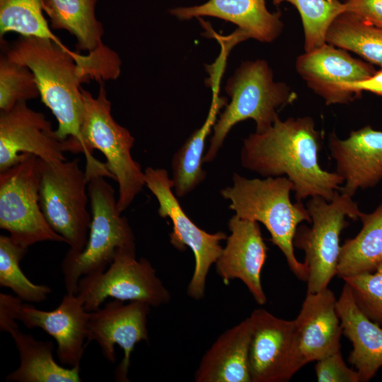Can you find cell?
<instances>
[{"mask_svg": "<svg viewBox=\"0 0 382 382\" xmlns=\"http://www.w3.org/2000/svg\"><path fill=\"white\" fill-rule=\"evenodd\" d=\"M4 54L33 71L42 101L57 120V136L62 140L73 138L81 144L86 170L102 168L103 163L88 151L82 139L81 83L89 80L101 83L115 79L120 70L115 53L105 47L81 54L50 39L21 36L7 47Z\"/></svg>", "mask_w": 382, "mask_h": 382, "instance_id": "6da1fadb", "label": "cell"}, {"mask_svg": "<svg viewBox=\"0 0 382 382\" xmlns=\"http://www.w3.org/2000/svg\"><path fill=\"white\" fill-rule=\"evenodd\" d=\"M322 147V135L311 117H277L267 130L244 139L241 163L265 178L286 175L293 183L296 202L316 196L330 202L344 179L320 167Z\"/></svg>", "mask_w": 382, "mask_h": 382, "instance_id": "7a4b0ae2", "label": "cell"}, {"mask_svg": "<svg viewBox=\"0 0 382 382\" xmlns=\"http://www.w3.org/2000/svg\"><path fill=\"white\" fill-rule=\"evenodd\" d=\"M232 180V186L220 191L230 201L229 209L241 219L262 224L291 271L298 279L307 282L308 267L296 257L294 238L300 223L312 221L302 202H291L292 182L286 176L248 179L238 173L233 174Z\"/></svg>", "mask_w": 382, "mask_h": 382, "instance_id": "3957f363", "label": "cell"}, {"mask_svg": "<svg viewBox=\"0 0 382 382\" xmlns=\"http://www.w3.org/2000/svg\"><path fill=\"white\" fill-rule=\"evenodd\" d=\"M225 90L231 101L214 126L204 163L215 158L235 125L252 119L256 124L255 132H262L279 117L277 110L296 98V93L284 83L274 81L272 69L263 59L243 62L228 79Z\"/></svg>", "mask_w": 382, "mask_h": 382, "instance_id": "277c9868", "label": "cell"}, {"mask_svg": "<svg viewBox=\"0 0 382 382\" xmlns=\"http://www.w3.org/2000/svg\"><path fill=\"white\" fill-rule=\"evenodd\" d=\"M105 178L94 175L88 180L91 223L87 243L79 253L67 252L62 262L67 293H77L82 277L105 271L119 249H136L134 233L119 211L115 190Z\"/></svg>", "mask_w": 382, "mask_h": 382, "instance_id": "5b68a950", "label": "cell"}, {"mask_svg": "<svg viewBox=\"0 0 382 382\" xmlns=\"http://www.w3.org/2000/svg\"><path fill=\"white\" fill-rule=\"evenodd\" d=\"M81 94L83 141L89 152L98 149L105 156L107 168L119 186L117 208L122 213L145 185L144 172L131 154L134 138L114 120L103 82L96 97L82 88Z\"/></svg>", "mask_w": 382, "mask_h": 382, "instance_id": "8992f818", "label": "cell"}, {"mask_svg": "<svg viewBox=\"0 0 382 382\" xmlns=\"http://www.w3.org/2000/svg\"><path fill=\"white\" fill-rule=\"evenodd\" d=\"M88 184L78 158L42 160L40 206L50 227L66 240L70 253H81L87 243L91 223Z\"/></svg>", "mask_w": 382, "mask_h": 382, "instance_id": "52a82bcc", "label": "cell"}, {"mask_svg": "<svg viewBox=\"0 0 382 382\" xmlns=\"http://www.w3.org/2000/svg\"><path fill=\"white\" fill-rule=\"evenodd\" d=\"M306 209L312 226L297 228L294 246L305 252L309 270L307 293H316L327 289L337 274L340 233L349 226L346 217L359 219L361 212L351 197L338 192L330 202L319 196L311 197Z\"/></svg>", "mask_w": 382, "mask_h": 382, "instance_id": "ba28073f", "label": "cell"}, {"mask_svg": "<svg viewBox=\"0 0 382 382\" xmlns=\"http://www.w3.org/2000/svg\"><path fill=\"white\" fill-rule=\"evenodd\" d=\"M41 175L42 160L28 153L0 172V228L25 248L43 241L66 243L50 227L41 210Z\"/></svg>", "mask_w": 382, "mask_h": 382, "instance_id": "9c48e42d", "label": "cell"}, {"mask_svg": "<svg viewBox=\"0 0 382 382\" xmlns=\"http://www.w3.org/2000/svg\"><path fill=\"white\" fill-rule=\"evenodd\" d=\"M76 294L88 312L99 308L110 297L122 301H139L153 307L168 303L170 294L146 258L137 260L136 249H119L102 272L85 275L79 282Z\"/></svg>", "mask_w": 382, "mask_h": 382, "instance_id": "30bf717a", "label": "cell"}, {"mask_svg": "<svg viewBox=\"0 0 382 382\" xmlns=\"http://www.w3.org/2000/svg\"><path fill=\"white\" fill-rule=\"evenodd\" d=\"M144 174L145 185L158 202L159 216L169 218L173 223L170 243L179 250L187 247L192 250L195 264L187 293L191 298L200 300L204 296L209 269L221 255L223 250L221 242L226 240L227 235L221 231L208 233L187 216L173 192V182L165 169L148 167Z\"/></svg>", "mask_w": 382, "mask_h": 382, "instance_id": "8fae6325", "label": "cell"}, {"mask_svg": "<svg viewBox=\"0 0 382 382\" xmlns=\"http://www.w3.org/2000/svg\"><path fill=\"white\" fill-rule=\"evenodd\" d=\"M0 313L21 321L29 329L43 330L57 342L59 361L80 366L88 337L90 312L76 294L67 293L52 311H42L23 303L16 296L0 293Z\"/></svg>", "mask_w": 382, "mask_h": 382, "instance_id": "7c38bea8", "label": "cell"}, {"mask_svg": "<svg viewBox=\"0 0 382 382\" xmlns=\"http://www.w3.org/2000/svg\"><path fill=\"white\" fill-rule=\"evenodd\" d=\"M83 153L81 144L69 138L60 139L44 114L30 108L27 101L0 112V172L16 164L22 154L45 162L66 161L64 153Z\"/></svg>", "mask_w": 382, "mask_h": 382, "instance_id": "4fadbf2b", "label": "cell"}, {"mask_svg": "<svg viewBox=\"0 0 382 382\" xmlns=\"http://www.w3.org/2000/svg\"><path fill=\"white\" fill-rule=\"evenodd\" d=\"M150 308L146 302L134 301L125 304L113 299L90 312L87 342L96 341L104 358L111 363L116 361L115 345L124 352V357L115 371L117 381H129L131 353L137 343L149 342L147 318Z\"/></svg>", "mask_w": 382, "mask_h": 382, "instance_id": "5bb4252c", "label": "cell"}, {"mask_svg": "<svg viewBox=\"0 0 382 382\" xmlns=\"http://www.w3.org/2000/svg\"><path fill=\"white\" fill-rule=\"evenodd\" d=\"M251 324L249 372L251 382L289 381L294 371L295 325L263 308L248 317Z\"/></svg>", "mask_w": 382, "mask_h": 382, "instance_id": "9a60e30c", "label": "cell"}, {"mask_svg": "<svg viewBox=\"0 0 382 382\" xmlns=\"http://www.w3.org/2000/svg\"><path fill=\"white\" fill-rule=\"evenodd\" d=\"M296 69L308 86L328 105L353 100L357 94L346 91L344 86L363 81L376 73L371 65L327 42L299 56Z\"/></svg>", "mask_w": 382, "mask_h": 382, "instance_id": "2e32d148", "label": "cell"}, {"mask_svg": "<svg viewBox=\"0 0 382 382\" xmlns=\"http://www.w3.org/2000/svg\"><path fill=\"white\" fill-rule=\"evenodd\" d=\"M294 321V373L309 362L340 351L342 328L337 311V299L328 288L307 293Z\"/></svg>", "mask_w": 382, "mask_h": 382, "instance_id": "e0dca14e", "label": "cell"}, {"mask_svg": "<svg viewBox=\"0 0 382 382\" xmlns=\"http://www.w3.org/2000/svg\"><path fill=\"white\" fill-rule=\"evenodd\" d=\"M231 234L217 259L216 270L225 284L238 279L246 286L259 305L267 301L261 284V271L267 258V247L258 222L236 214L228 221Z\"/></svg>", "mask_w": 382, "mask_h": 382, "instance_id": "ac0fdd59", "label": "cell"}, {"mask_svg": "<svg viewBox=\"0 0 382 382\" xmlns=\"http://www.w3.org/2000/svg\"><path fill=\"white\" fill-rule=\"evenodd\" d=\"M328 146L336 172L344 179L342 194L352 197L358 189L375 187L382 180V131L367 125L345 139L331 134Z\"/></svg>", "mask_w": 382, "mask_h": 382, "instance_id": "d6986e66", "label": "cell"}, {"mask_svg": "<svg viewBox=\"0 0 382 382\" xmlns=\"http://www.w3.org/2000/svg\"><path fill=\"white\" fill-rule=\"evenodd\" d=\"M170 13L181 21L212 16L231 22L248 38L272 42L281 34L280 12H270L261 0H209L204 4L170 8Z\"/></svg>", "mask_w": 382, "mask_h": 382, "instance_id": "ffe728a7", "label": "cell"}, {"mask_svg": "<svg viewBox=\"0 0 382 382\" xmlns=\"http://www.w3.org/2000/svg\"><path fill=\"white\" fill-rule=\"evenodd\" d=\"M249 318L228 328L202 356L195 373L196 382H251Z\"/></svg>", "mask_w": 382, "mask_h": 382, "instance_id": "44dd1931", "label": "cell"}, {"mask_svg": "<svg viewBox=\"0 0 382 382\" xmlns=\"http://www.w3.org/2000/svg\"><path fill=\"white\" fill-rule=\"evenodd\" d=\"M0 330L10 333L19 353V366L8 382H79L80 366L64 368L54 359L51 341H40L21 332L16 320L0 313Z\"/></svg>", "mask_w": 382, "mask_h": 382, "instance_id": "7402d4cb", "label": "cell"}, {"mask_svg": "<svg viewBox=\"0 0 382 382\" xmlns=\"http://www.w3.org/2000/svg\"><path fill=\"white\" fill-rule=\"evenodd\" d=\"M337 311L342 333L353 346L348 361L358 372L360 381H368L382 367V327L359 309L346 284L337 300Z\"/></svg>", "mask_w": 382, "mask_h": 382, "instance_id": "603a6c76", "label": "cell"}, {"mask_svg": "<svg viewBox=\"0 0 382 382\" xmlns=\"http://www.w3.org/2000/svg\"><path fill=\"white\" fill-rule=\"evenodd\" d=\"M219 81L212 83V103L203 125L192 134L173 156L171 180L177 197H183L192 192L207 176L202 169L205 140L216 122L219 110L227 105V99L219 96Z\"/></svg>", "mask_w": 382, "mask_h": 382, "instance_id": "cb8c5ba5", "label": "cell"}, {"mask_svg": "<svg viewBox=\"0 0 382 382\" xmlns=\"http://www.w3.org/2000/svg\"><path fill=\"white\" fill-rule=\"evenodd\" d=\"M97 0H44L43 11L48 16L50 26L65 30L77 41V49L88 53L96 52L105 45L102 42L103 25L96 17Z\"/></svg>", "mask_w": 382, "mask_h": 382, "instance_id": "d4e9b609", "label": "cell"}, {"mask_svg": "<svg viewBox=\"0 0 382 382\" xmlns=\"http://www.w3.org/2000/svg\"><path fill=\"white\" fill-rule=\"evenodd\" d=\"M362 228L341 245L337 274L345 277L375 271L382 262V202L371 213L361 212Z\"/></svg>", "mask_w": 382, "mask_h": 382, "instance_id": "484cf974", "label": "cell"}, {"mask_svg": "<svg viewBox=\"0 0 382 382\" xmlns=\"http://www.w3.org/2000/svg\"><path fill=\"white\" fill-rule=\"evenodd\" d=\"M326 42L351 51L382 69V28L344 11L330 24Z\"/></svg>", "mask_w": 382, "mask_h": 382, "instance_id": "4316f807", "label": "cell"}, {"mask_svg": "<svg viewBox=\"0 0 382 382\" xmlns=\"http://www.w3.org/2000/svg\"><path fill=\"white\" fill-rule=\"evenodd\" d=\"M44 0H0V35L16 33L23 37L50 39L63 44L50 30L43 15Z\"/></svg>", "mask_w": 382, "mask_h": 382, "instance_id": "83f0119b", "label": "cell"}, {"mask_svg": "<svg viewBox=\"0 0 382 382\" xmlns=\"http://www.w3.org/2000/svg\"><path fill=\"white\" fill-rule=\"evenodd\" d=\"M27 250L9 236H0V286L11 289L23 301L42 302L52 290L46 285L33 283L23 274L20 262Z\"/></svg>", "mask_w": 382, "mask_h": 382, "instance_id": "f1b7e54d", "label": "cell"}, {"mask_svg": "<svg viewBox=\"0 0 382 382\" xmlns=\"http://www.w3.org/2000/svg\"><path fill=\"white\" fill-rule=\"evenodd\" d=\"M274 5L286 1L299 11L303 28L304 50H316L326 43L328 30L340 13L345 11L339 0H272Z\"/></svg>", "mask_w": 382, "mask_h": 382, "instance_id": "f546056e", "label": "cell"}, {"mask_svg": "<svg viewBox=\"0 0 382 382\" xmlns=\"http://www.w3.org/2000/svg\"><path fill=\"white\" fill-rule=\"evenodd\" d=\"M40 96L33 71L26 66L13 62L5 54L0 59V110L6 112L18 102Z\"/></svg>", "mask_w": 382, "mask_h": 382, "instance_id": "4dcf8cb0", "label": "cell"}, {"mask_svg": "<svg viewBox=\"0 0 382 382\" xmlns=\"http://www.w3.org/2000/svg\"><path fill=\"white\" fill-rule=\"evenodd\" d=\"M359 309L382 327V262L375 271L342 278Z\"/></svg>", "mask_w": 382, "mask_h": 382, "instance_id": "1f68e13d", "label": "cell"}, {"mask_svg": "<svg viewBox=\"0 0 382 382\" xmlns=\"http://www.w3.org/2000/svg\"><path fill=\"white\" fill-rule=\"evenodd\" d=\"M316 374L318 382L360 381L358 372L347 366L340 351L317 361Z\"/></svg>", "mask_w": 382, "mask_h": 382, "instance_id": "d6a6232c", "label": "cell"}, {"mask_svg": "<svg viewBox=\"0 0 382 382\" xmlns=\"http://www.w3.org/2000/svg\"><path fill=\"white\" fill-rule=\"evenodd\" d=\"M345 11L382 28V0H344Z\"/></svg>", "mask_w": 382, "mask_h": 382, "instance_id": "836d02e7", "label": "cell"}, {"mask_svg": "<svg viewBox=\"0 0 382 382\" xmlns=\"http://www.w3.org/2000/svg\"><path fill=\"white\" fill-rule=\"evenodd\" d=\"M344 88L357 95L366 91L382 97V69L366 79L345 84Z\"/></svg>", "mask_w": 382, "mask_h": 382, "instance_id": "e575fe53", "label": "cell"}, {"mask_svg": "<svg viewBox=\"0 0 382 382\" xmlns=\"http://www.w3.org/2000/svg\"><path fill=\"white\" fill-rule=\"evenodd\" d=\"M261 1H265V0H261Z\"/></svg>", "mask_w": 382, "mask_h": 382, "instance_id": "d590c367", "label": "cell"}]
</instances>
